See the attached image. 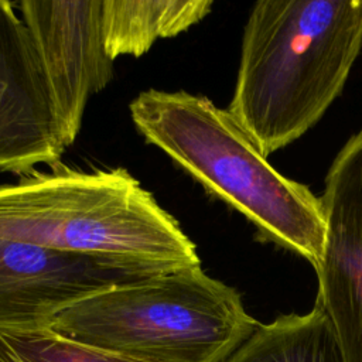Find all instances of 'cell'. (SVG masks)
Here are the masks:
<instances>
[{
	"instance_id": "5",
	"label": "cell",
	"mask_w": 362,
	"mask_h": 362,
	"mask_svg": "<svg viewBox=\"0 0 362 362\" xmlns=\"http://www.w3.org/2000/svg\"><path fill=\"white\" fill-rule=\"evenodd\" d=\"M324 245L315 303L327 314L344 362H362V129L335 156L320 197Z\"/></svg>"
},
{
	"instance_id": "9",
	"label": "cell",
	"mask_w": 362,
	"mask_h": 362,
	"mask_svg": "<svg viewBox=\"0 0 362 362\" xmlns=\"http://www.w3.org/2000/svg\"><path fill=\"white\" fill-rule=\"evenodd\" d=\"M211 0H103L102 35L107 55L140 57L158 38L175 37L211 13Z\"/></svg>"
},
{
	"instance_id": "8",
	"label": "cell",
	"mask_w": 362,
	"mask_h": 362,
	"mask_svg": "<svg viewBox=\"0 0 362 362\" xmlns=\"http://www.w3.org/2000/svg\"><path fill=\"white\" fill-rule=\"evenodd\" d=\"M16 3L0 0V171L59 164L66 146L41 59Z\"/></svg>"
},
{
	"instance_id": "1",
	"label": "cell",
	"mask_w": 362,
	"mask_h": 362,
	"mask_svg": "<svg viewBox=\"0 0 362 362\" xmlns=\"http://www.w3.org/2000/svg\"><path fill=\"white\" fill-rule=\"evenodd\" d=\"M361 49L362 0H260L228 112L269 157L317 124Z\"/></svg>"
},
{
	"instance_id": "7",
	"label": "cell",
	"mask_w": 362,
	"mask_h": 362,
	"mask_svg": "<svg viewBox=\"0 0 362 362\" xmlns=\"http://www.w3.org/2000/svg\"><path fill=\"white\" fill-rule=\"evenodd\" d=\"M151 276L133 266L0 238V329L49 328L71 305Z\"/></svg>"
},
{
	"instance_id": "10",
	"label": "cell",
	"mask_w": 362,
	"mask_h": 362,
	"mask_svg": "<svg viewBox=\"0 0 362 362\" xmlns=\"http://www.w3.org/2000/svg\"><path fill=\"white\" fill-rule=\"evenodd\" d=\"M222 362H344L324 310L315 303L307 314L279 315L259 324Z\"/></svg>"
},
{
	"instance_id": "2",
	"label": "cell",
	"mask_w": 362,
	"mask_h": 362,
	"mask_svg": "<svg viewBox=\"0 0 362 362\" xmlns=\"http://www.w3.org/2000/svg\"><path fill=\"white\" fill-rule=\"evenodd\" d=\"M51 168L0 185V238L154 276L201 266L178 221L127 170Z\"/></svg>"
},
{
	"instance_id": "4",
	"label": "cell",
	"mask_w": 362,
	"mask_h": 362,
	"mask_svg": "<svg viewBox=\"0 0 362 362\" xmlns=\"http://www.w3.org/2000/svg\"><path fill=\"white\" fill-rule=\"evenodd\" d=\"M259 324L233 287L197 266L90 296L49 328L137 362H222Z\"/></svg>"
},
{
	"instance_id": "6",
	"label": "cell",
	"mask_w": 362,
	"mask_h": 362,
	"mask_svg": "<svg viewBox=\"0 0 362 362\" xmlns=\"http://www.w3.org/2000/svg\"><path fill=\"white\" fill-rule=\"evenodd\" d=\"M103 0L16 3L49 85L64 141L71 146L86 103L113 76L102 35Z\"/></svg>"
},
{
	"instance_id": "3",
	"label": "cell",
	"mask_w": 362,
	"mask_h": 362,
	"mask_svg": "<svg viewBox=\"0 0 362 362\" xmlns=\"http://www.w3.org/2000/svg\"><path fill=\"white\" fill-rule=\"evenodd\" d=\"M129 109L146 141L242 214L260 240L317 267L325 233L320 197L280 174L228 109L201 95L157 89L139 93Z\"/></svg>"
},
{
	"instance_id": "11",
	"label": "cell",
	"mask_w": 362,
	"mask_h": 362,
	"mask_svg": "<svg viewBox=\"0 0 362 362\" xmlns=\"http://www.w3.org/2000/svg\"><path fill=\"white\" fill-rule=\"evenodd\" d=\"M0 362H137L74 339L51 328L0 329Z\"/></svg>"
}]
</instances>
